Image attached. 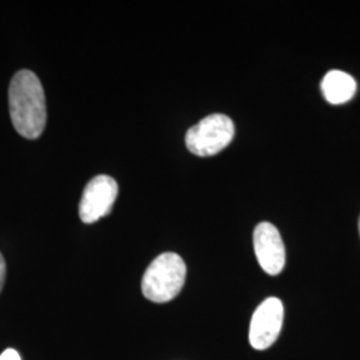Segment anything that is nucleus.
<instances>
[{
    "label": "nucleus",
    "mask_w": 360,
    "mask_h": 360,
    "mask_svg": "<svg viewBox=\"0 0 360 360\" xmlns=\"http://www.w3.org/2000/svg\"><path fill=\"white\" fill-rule=\"evenodd\" d=\"M359 233H360V218H359Z\"/></svg>",
    "instance_id": "10"
},
{
    "label": "nucleus",
    "mask_w": 360,
    "mask_h": 360,
    "mask_svg": "<svg viewBox=\"0 0 360 360\" xmlns=\"http://www.w3.org/2000/svg\"><path fill=\"white\" fill-rule=\"evenodd\" d=\"M8 103L13 127L27 139L39 138L47 122L46 96L37 74L20 70L8 89Z\"/></svg>",
    "instance_id": "1"
},
{
    "label": "nucleus",
    "mask_w": 360,
    "mask_h": 360,
    "mask_svg": "<svg viewBox=\"0 0 360 360\" xmlns=\"http://www.w3.org/2000/svg\"><path fill=\"white\" fill-rule=\"evenodd\" d=\"M283 303L278 297L266 299L250 323V343L255 349H267L278 339L283 326Z\"/></svg>",
    "instance_id": "5"
},
{
    "label": "nucleus",
    "mask_w": 360,
    "mask_h": 360,
    "mask_svg": "<svg viewBox=\"0 0 360 360\" xmlns=\"http://www.w3.org/2000/svg\"><path fill=\"white\" fill-rule=\"evenodd\" d=\"M0 360H22L20 355L18 354V351H15L13 348L6 349L1 355H0Z\"/></svg>",
    "instance_id": "8"
},
{
    "label": "nucleus",
    "mask_w": 360,
    "mask_h": 360,
    "mask_svg": "<svg viewBox=\"0 0 360 360\" xmlns=\"http://www.w3.org/2000/svg\"><path fill=\"white\" fill-rule=\"evenodd\" d=\"M322 92L328 103H347L355 96L356 82L347 72L333 70L323 77Z\"/></svg>",
    "instance_id": "7"
},
{
    "label": "nucleus",
    "mask_w": 360,
    "mask_h": 360,
    "mask_svg": "<svg viewBox=\"0 0 360 360\" xmlns=\"http://www.w3.org/2000/svg\"><path fill=\"white\" fill-rule=\"evenodd\" d=\"M4 281H6V260L3 255L0 254V291L4 285Z\"/></svg>",
    "instance_id": "9"
},
{
    "label": "nucleus",
    "mask_w": 360,
    "mask_h": 360,
    "mask_svg": "<svg viewBox=\"0 0 360 360\" xmlns=\"http://www.w3.org/2000/svg\"><path fill=\"white\" fill-rule=\"evenodd\" d=\"M119 193L117 183L108 175H98L86 186L79 205V217L83 223H95L107 217Z\"/></svg>",
    "instance_id": "4"
},
{
    "label": "nucleus",
    "mask_w": 360,
    "mask_h": 360,
    "mask_svg": "<svg viewBox=\"0 0 360 360\" xmlns=\"http://www.w3.org/2000/svg\"><path fill=\"white\" fill-rule=\"evenodd\" d=\"M235 136L233 122L227 115L212 114L187 131L186 146L196 156H212L224 150Z\"/></svg>",
    "instance_id": "3"
},
{
    "label": "nucleus",
    "mask_w": 360,
    "mask_h": 360,
    "mask_svg": "<svg viewBox=\"0 0 360 360\" xmlns=\"http://www.w3.org/2000/svg\"><path fill=\"white\" fill-rule=\"evenodd\" d=\"M186 263L178 254L159 255L144 272L143 295L154 303H167L179 295L186 282Z\"/></svg>",
    "instance_id": "2"
},
{
    "label": "nucleus",
    "mask_w": 360,
    "mask_h": 360,
    "mask_svg": "<svg viewBox=\"0 0 360 360\" xmlns=\"http://www.w3.org/2000/svg\"><path fill=\"white\" fill-rule=\"evenodd\" d=\"M254 248L260 267L269 275H279L285 264V248L278 229L269 221L257 224L254 231Z\"/></svg>",
    "instance_id": "6"
}]
</instances>
